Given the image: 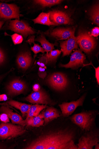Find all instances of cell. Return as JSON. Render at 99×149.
I'll return each instance as SVG.
<instances>
[{
	"mask_svg": "<svg viewBox=\"0 0 99 149\" xmlns=\"http://www.w3.org/2000/svg\"><path fill=\"white\" fill-rule=\"evenodd\" d=\"M74 132L67 130L49 132L42 134L27 144L26 149H77Z\"/></svg>",
	"mask_w": 99,
	"mask_h": 149,
	"instance_id": "cell-1",
	"label": "cell"
},
{
	"mask_svg": "<svg viewBox=\"0 0 99 149\" xmlns=\"http://www.w3.org/2000/svg\"><path fill=\"white\" fill-rule=\"evenodd\" d=\"M26 131L22 126L3 122L0 125V139L5 140L15 138L24 134Z\"/></svg>",
	"mask_w": 99,
	"mask_h": 149,
	"instance_id": "cell-2",
	"label": "cell"
},
{
	"mask_svg": "<svg viewBox=\"0 0 99 149\" xmlns=\"http://www.w3.org/2000/svg\"><path fill=\"white\" fill-rule=\"evenodd\" d=\"M95 118L94 113L90 112L75 114L72 117L71 120L82 130L87 131L92 127Z\"/></svg>",
	"mask_w": 99,
	"mask_h": 149,
	"instance_id": "cell-3",
	"label": "cell"
},
{
	"mask_svg": "<svg viewBox=\"0 0 99 149\" xmlns=\"http://www.w3.org/2000/svg\"><path fill=\"white\" fill-rule=\"evenodd\" d=\"M76 38L78 45L81 50L84 52L89 53L95 48L96 40L87 32L80 31Z\"/></svg>",
	"mask_w": 99,
	"mask_h": 149,
	"instance_id": "cell-4",
	"label": "cell"
},
{
	"mask_svg": "<svg viewBox=\"0 0 99 149\" xmlns=\"http://www.w3.org/2000/svg\"><path fill=\"white\" fill-rule=\"evenodd\" d=\"M19 8L13 4L0 3V19H19L21 16Z\"/></svg>",
	"mask_w": 99,
	"mask_h": 149,
	"instance_id": "cell-5",
	"label": "cell"
},
{
	"mask_svg": "<svg viewBox=\"0 0 99 149\" xmlns=\"http://www.w3.org/2000/svg\"><path fill=\"white\" fill-rule=\"evenodd\" d=\"M9 28L12 31L21 34L25 37L35 33L33 29L26 23L18 19L10 21Z\"/></svg>",
	"mask_w": 99,
	"mask_h": 149,
	"instance_id": "cell-6",
	"label": "cell"
},
{
	"mask_svg": "<svg viewBox=\"0 0 99 149\" xmlns=\"http://www.w3.org/2000/svg\"><path fill=\"white\" fill-rule=\"evenodd\" d=\"M98 142V134L95 132H91L83 135L80 139L78 149H92Z\"/></svg>",
	"mask_w": 99,
	"mask_h": 149,
	"instance_id": "cell-7",
	"label": "cell"
},
{
	"mask_svg": "<svg viewBox=\"0 0 99 149\" xmlns=\"http://www.w3.org/2000/svg\"><path fill=\"white\" fill-rule=\"evenodd\" d=\"M48 82L54 89L57 91L64 90L68 85V80L66 76L60 73H55L48 78Z\"/></svg>",
	"mask_w": 99,
	"mask_h": 149,
	"instance_id": "cell-8",
	"label": "cell"
},
{
	"mask_svg": "<svg viewBox=\"0 0 99 149\" xmlns=\"http://www.w3.org/2000/svg\"><path fill=\"white\" fill-rule=\"evenodd\" d=\"M25 100L27 101L34 104L47 105L53 104L47 94L40 90L32 93L28 95L25 98Z\"/></svg>",
	"mask_w": 99,
	"mask_h": 149,
	"instance_id": "cell-9",
	"label": "cell"
},
{
	"mask_svg": "<svg viewBox=\"0 0 99 149\" xmlns=\"http://www.w3.org/2000/svg\"><path fill=\"white\" fill-rule=\"evenodd\" d=\"M86 58L85 56L80 49L76 50L71 56L69 62L66 64H61L60 66L66 68H76L83 65Z\"/></svg>",
	"mask_w": 99,
	"mask_h": 149,
	"instance_id": "cell-10",
	"label": "cell"
},
{
	"mask_svg": "<svg viewBox=\"0 0 99 149\" xmlns=\"http://www.w3.org/2000/svg\"><path fill=\"white\" fill-rule=\"evenodd\" d=\"M49 12L51 21L56 25L73 24L72 20L64 12L58 10H53Z\"/></svg>",
	"mask_w": 99,
	"mask_h": 149,
	"instance_id": "cell-11",
	"label": "cell"
},
{
	"mask_svg": "<svg viewBox=\"0 0 99 149\" xmlns=\"http://www.w3.org/2000/svg\"><path fill=\"white\" fill-rule=\"evenodd\" d=\"M86 94H84L76 101L69 103L64 102L60 105L64 116L66 117L69 116L74 112L78 107L82 106Z\"/></svg>",
	"mask_w": 99,
	"mask_h": 149,
	"instance_id": "cell-12",
	"label": "cell"
},
{
	"mask_svg": "<svg viewBox=\"0 0 99 149\" xmlns=\"http://www.w3.org/2000/svg\"><path fill=\"white\" fill-rule=\"evenodd\" d=\"M26 88V86L22 81L16 79L11 81L8 85L6 89L8 95L13 97L22 93Z\"/></svg>",
	"mask_w": 99,
	"mask_h": 149,
	"instance_id": "cell-13",
	"label": "cell"
},
{
	"mask_svg": "<svg viewBox=\"0 0 99 149\" xmlns=\"http://www.w3.org/2000/svg\"><path fill=\"white\" fill-rule=\"evenodd\" d=\"M60 43L63 57L69 55L73 50L78 48L76 37L75 35L70 37L65 41L60 42Z\"/></svg>",
	"mask_w": 99,
	"mask_h": 149,
	"instance_id": "cell-14",
	"label": "cell"
},
{
	"mask_svg": "<svg viewBox=\"0 0 99 149\" xmlns=\"http://www.w3.org/2000/svg\"><path fill=\"white\" fill-rule=\"evenodd\" d=\"M75 29L74 28H56L50 33V35L57 40H66L75 35Z\"/></svg>",
	"mask_w": 99,
	"mask_h": 149,
	"instance_id": "cell-15",
	"label": "cell"
},
{
	"mask_svg": "<svg viewBox=\"0 0 99 149\" xmlns=\"http://www.w3.org/2000/svg\"><path fill=\"white\" fill-rule=\"evenodd\" d=\"M0 112L6 114L13 124L22 125L24 120L22 117L18 113L13 112L8 106L2 105L0 107Z\"/></svg>",
	"mask_w": 99,
	"mask_h": 149,
	"instance_id": "cell-16",
	"label": "cell"
},
{
	"mask_svg": "<svg viewBox=\"0 0 99 149\" xmlns=\"http://www.w3.org/2000/svg\"><path fill=\"white\" fill-rule=\"evenodd\" d=\"M32 58L30 53L28 52L21 54L18 56L17 62L20 68L26 70L30 67L32 62Z\"/></svg>",
	"mask_w": 99,
	"mask_h": 149,
	"instance_id": "cell-17",
	"label": "cell"
},
{
	"mask_svg": "<svg viewBox=\"0 0 99 149\" xmlns=\"http://www.w3.org/2000/svg\"><path fill=\"white\" fill-rule=\"evenodd\" d=\"M44 123V118L41 114L37 116L26 118L23 120L21 126L38 127L43 126Z\"/></svg>",
	"mask_w": 99,
	"mask_h": 149,
	"instance_id": "cell-18",
	"label": "cell"
},
{
	"mask_svg": "<svg viewBox=\"0 0 99 149\" xmlns=\"http://www.w3.org/2000/svg\"><path fill=\"white\" fill-rule=\"evenodd\" d=\"M41 114L44 119L45 125L60 116L57 110L53 107L48 108Z\"/></svg>",
	"mask_w": 99,
	"mask_h": 149,
	"instance_id": "cell-19",
	"label": "cell"
},
{
	"mask_svg": "<svg viewBox=\"0 0 99 149\" xmlns=\"http://www.w3.org/2000/svg\"><path fill=\"white\" fill-rule=\"evenodd\" d=\"M7 106L10 105L19 110L21 112L23 117H25L29 111L31 105L22 103L12 100L5 103Z\"/></svg>",
	"mask_w": 99,
	"mask_h": 149,
	"instance_id": "cell-20",
	"label": "cell"
},
{
	"mask_svg": "<svg viewBox=\"0 0 99 149\" xmlns=\"http://www.w3.org/2000/svg\"><path fill=\"white\" fill-rule=\"evenodd\" d=\"M50 13L42 12L36 19L33 20L35 24H39L46 25H56L55 24L51 21L50 18Z\"/></svg>",
	"mask_w": 99,
	"mask_h": 149,
	"instance_id": "cell-21",
	"label": "cell"
},
{
	"mask_svg": "<svg viewBox=\"0 0 99 149\" xmlns=\"http://www.w3.org/2000/svg\"><path fill=\"white\" fill-rule=\"evenodd\" d=\"M35 40L39 42L41 44L42 47L44 49L45 52H47V55L49 52L55 49L54 46L56 45V44L55 43L52 44L50 43L43 35L39 36L35 39Z\"/></svg>",
	"mask_w": 99,
	"mask_h": 149,
	"instance_id": "cell-22",
	"label": "cell"
},
{
	"mask_svg": "<svg viewBox=\"0 0 99 149\" xmlns=\"http://www.w3.org/2000/svg\"><path fill=\"white\" fill-rule=\"evenodd\" d=\"M46 107V105L36 104L31 105L29 110L27 114L26 118L35 117L38 116L40 112Z\"/></svg>",
	"mask_w": 99,
	"mask_h": 149,
	"instance_id": "cell-23",
	"label": "cell"
},
{
	"mask_svg": "<svg viewBox=\"0 0 99 149\" xmlns=\"http://www.w3.org/2000/svg\"><path fill=\"white\" fill-rule=\"evenodd\" d=\"M90 19L93 23L99 26V6L98 4H96L93 6L90 12Z\"/></svg>",
	"mask_w": 99,
	"mask_h": 149,
	"instance_id": "cell-24",
	"label": "cell"
},
{
	"mask_svg": "<svg viewBox=\"0 0 99 149\" xmlns=\"http://www.w3.org/2000/svg\"><path fill=\"white\" fill-rule=\"evenodd\" d=\"M62 1L60 0H36L34 2L42 6L49 7L61 3Z\"/></svg>",
	"mask_w": 99,
	"mask_h": 149,
	"instance_id": "cell-25",
	"label": "cell"
},
{
	"mask_svg": "<svg viewBox=\"0 0 99 149\" xmlns=\"http://www.w3.org/2000/svg\"><path fill=\"white\" fill-rule=\"evenodd\" d=\"M35 36H31L29 39L28 40L26 41V42L29 43L30 44L32 43L34 44L33 47H32L31 48V50L34 52L35 55H36L37 54L40 52L42 53H44L45 52L43 48L41 47L38 44L35 43Z\"/></svg>",
	"mask_w": 99,
	"mask_h": 149,
	"instance_id": "cell-26",
	"label": "cell"
},
{
	"mask_svg": "<svg viewBox=\"0 0 99 149\" xmlns=\"http://www.w3.org/2000/svg\"><path fill=\"white\" fill-rule=\"evenodd\" d=\"M62 51L58 49L52 50L48 52L47 56L49 62L56 60L61 53Z\"/></svg>",
	"mask_w": 99,
	"mask_h": 149,
	"instance_id": "cell-27",
	"label": "cell"
},
{
	"mask_svg": "<svg viewBox=\"0 0 99 149\" xmlns=\"http://www.w3.org/2000/svg\"><path fill=\"white\" fill-rule=\"evenodd\" d=\"M11 37L14 44L15 45L20 44L23 41V38L20 35L15 33L11 36Z\"/></svg>",
	"mask_w": 99,
	"mask_h": 149,
	"instance_id": "cell-28",
	"label": "cell"
},
{
	"mask_svg": "<svg viewBox=\"0 0 99 149\" xmlns=\"http://www.w3.org/2000/svg\"><path fill=\"white\" fill-rule=\"evenodd\" d=\"M0 120L2 122L7 123L10 122L9 118L8 115L6 113H3L0 115Z\"/></svg>",
	"mask_w": 99,
	"mask_h": 149,
	"instance_id": "cell-29",
	"label": "cell"
},
{
	"mask_svg": "<svg viewBox=\"0 0 99 149\" xmlns=\"http://www.w3.org/2000/svg\"><path fill=\"white\" fill-rule=\"evenodd\" d=\"M91 65L92 66L94 67V69L95 70V76L96 78V79L97 82V83H98V84L99 85V67L98 66L97 68H96L92 64V63L91 62L89 64L85 65L83 64V66H86L87 65Z\"/></svg>",
	"mask_w": 99,
	"mask_h": 149,
	"instance_id": "cell-30",
	"label": "cell"
},
{
	"mask_svg": "<svg viewBox=\"0 0 99 149\" xmlns=\"http://www.w3.org/2000/svg\"><path fill=\"white\" fill-rule=\"evenodd\" d=\"M92 36L95 37H97L99 35V28L98 27H96L93 29L91 31Z\"/></svg>",
	"mask_w": 99,
	"mask_h": 149,
	"instance_id": "cell-31",
	"label": "cell"
},
{
	"mask_svg": "<svg viewBox=\"0 0 99 149\" xmlns=\"http://www.w3.org/2000/svg\"><path fill=\"white\" fill-rule=\"evenodd\" d=\"M5 56L2 51L0 49V64L2 63L5 60Z\"/></svg>",
	"mask_w": 99,
	"mask_h": 149,
	"instance_id": "cell-32",
	"label": "cell"
},
{
	"mask_svg": "<svg viewBox=\"0 0 99 149\" xmlns=\"http://www.w3.org/2000/svg\"><path fill=\"white\" fill-rule=\"evenodd\" d=\"M40 89V87L39 84H35L33 87V89L34 91H39Z\"/></svg>",
	"mask_w": 99,
	"mask_h": 149,
	"instance_id": "cell-33",
	"label": "cell"
},
{
	"mask_svg": "<svg viewBox=\"0 0 99 149\" xmlns=\"http://www.w3.org/2000/svg\"><path fill=\"white\" fill-rule=\"evenodd\" d=\"M1 97V101H6L8 100V97L5 94H2L0 95Z\"/></svg>",
	"mask_w": 99,
	"mask_h": 149,
	"instance_id": "cell-34",
	"label": "cell"
},
{
	"mask_svg": "<svg viewBox=\"0 0 99 149\" xmlns=\"http://www.w3.org/2000/svg\"><path fill=\"white\" fill-rule=\"evenodd\" d=\"M8 149V147L5 144L0 143V149Z\"/></svg>",
	"mask_w": 99,
	"mask_h": 149,
	"instance_id": "cell-35",
	"label": "cell"
},
{
	"mask_svg": "<svg viewBox=\"0 0 99 149\" xmlns=\"http://www.w3.org/2000/svg\"><path fill=\"white\" fill-rule=\"evenodd\" d=\"M37 64L42 67L44 68H46V67L45 66V64L44 63L40 62H38L37 63Z\"/></svg>",
	"mask_w": 99,
	"mask_h": 149,
	"instance_id": "cell-36",
	"label": "cell"
},
{
	"mask_svg": "<svg viewBox=\"0 0 99 149\" xmlns=\"http://www.w3.org/2000/svg\"><path fill=\"white\" fill-rule=\"evenodd\" d=\"M39 71L41 72H44L45 71V69L44 68L40 67L39 68Z\"/></svg>",
	"mask_w": 99,
	"mask_h": 149,
	"instance_id": "cell-37",
	"label": "cell"
},
{
	"mask_svg": "<svg viewBox=\"0 0 99 149\" xmlns=\"http://www.w3.org/2000/svg\"><path fill=\"white\" fill-rule=\"evenodd\" d=\"M3 24L4 22L2 21H0V29L1 28V27H2V26L3 25Z\"/></svg>",
	"mask_w": 99,
	"mask_h": 149,
	"instance_id": "cell-38",
	"label": "cell"
},
{
	"mask_svg": "<svg viewBox=\"0 0 99 149\" xmlns=\"http://www.w3.org/2000/svg\"><path fill=\"white\" fill-rule=\"evenodd\" d=\"M5 75L6 74H5V75H4L2 76H0V81H1L3 79V78L5 77L6 75Z\"/></svg>",
	"mask_w": 99,
	"mask_h": 149,
	"instance_id": "cell-39",
	"label": "cell"
},
{
	"mask_svg": "<svg viewBox=\"0 0 99 149\" xmlns=\"http://www.w3.org/2000/svg\"><path fill=\"white\" fill-rule=\"evenodd\" d=\"M95 149H99V143L97 144L95 146Z\"/></svg>",
	"mask_w": 99,
	"mask_h": 149,
	"instance_id": "cell-40",
	"label": "cell"
},
{
	"mask_svg": "<svg viewBox=\"0 0 99 149\" xmlns=\"http://www.w3.org/2000/svg\"><path fill=\"white\" fill-rule=\"evenodd\" d=\"M1 97H0V101H1ZM1 103H0V105H1Z\"/></svg>",
	"mask_w": 99,
	"mask_h": 149,
	"instance_id": "cell-41",
	"label": "cell"
}]
</instances>
